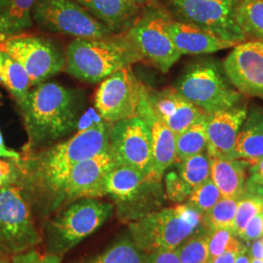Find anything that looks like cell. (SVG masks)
<instances>
[{
  "instance_id": "52a82bcc",
  "label": "cell",
  "mask_w": 263,
  "mask_h": 263,
  "mask_svg": "<svg viewBox=\"0 0 263 263\" xmlns=\"http://www.w3.org/2000/svg\"><path fill=\"white\" fill-rule=\"evenodd\" d=\"M171 18L165 6L154 1L142 7L137 21L126 31L141 60L162 72H168L181 57L167 31Z\"/></svg>"
},
{
  "instance_id": "8992f818",
  "label": "cell",
  "mask_w": 263,
  "mask_h": 263,
  "mask_svg": "<svg viewBox=\"0 0 263 263\" xmlns=\"http://www.w3.org/2000/svg\"><path fill=\"white\" fill-rule=\"evenodd\" d=\"M175 88L207 114L238 106L244 97L231 84L223 66L212 59L191 64L179 77Z\"/></svg>"
},
{
  "instance_id": "7dc6e473",
  "label": "cell",
  "mask_w": 263,
  "mask_h": 263,
  "mask_svg": "<svg viewBox=\"0 0 263 263\" xmlns=\"http://www.w3.org/2000/svg\"><path fill=\"white\" fill-rule=\"evenodd\" d=\"M251 263H263V259H251Z\"/></svg>"
},
{
  "instance_id": "ffe728a7",
  "label": "cell",
  "mask_w": 263,
  "mask_h": 263,
  "mask_svg": "<svg viewBox=\"0 0 263 263\" xmlns=\"http://www.w3.org/2000/svg\"><path fill=\"white\" fill-rule=\"evenodd\" d=\"M167 31L181 55L213 54L237 45V43L222 40L203 29L173 18L168 22Z\"/></svg>"
},
{
  "instance_id": "60d3db41",
  "label": "cell",
  "mask_w": 263,
  "mask_h": 263,
  "mask_svg": "<svg viewBox=\"0 0 263 263\" xmlns=\"http://www.w3.org/2000/svg\"><path fill=\"white\" fill-rule=\"evenodd\" d=\"M249 179L263 186V158L250 166Z\"/></svg>"
},
{
  "instance_id": "7a4b0ae2",
  "label": "cell",
  "mask_w": 263,
  "mask_h": 263,
  "mask_svg": "<svg viewBox=\"0 0 263 263\" xmlns=\"http://www.w3.org/2000/svg\"><path fill=\"white\" fill-rule=\"evenodd\" d=\"M20 108L28 134L23 152L51 145L73 131L78 121L76 92L54 82L36 85Z\"/></svg>"
},
{
  "instance_id": "7402d4cb",
  "label": "cell",
  "mask_w": 263,
  "mask_h": 263,
  "mask_svg": "<svg viewBox=\"0 0 263 263\" xmlns=\"http://www.w3.org/2000/svg\"><path fill=\"white\" fill-rule=\"evenodd\" d=\"M211 159V179L221 197L238 199L244 190L250 164L238 158Z\"/></svg>"
},
{
  "instance_id": "e575fe53",
  "label": "cell",
  "mask_w": 263,
  "mask_h": 263,
  "mask_svg": "<svg viewBox=\"0 0 263 263\" xmlns=\"http://www.w3.org/2000/svg\"><path fill=\"white\" fill-rule=\"evenodd\" d=\"M192 188L179 177L176 172H171L166 176V192L167 196L173 202H182L187 199Z\"/></svg>"
},
{
  "instance_id": "3957f363",
  "label": "cell",
  "mask_w": 263,
  "mask_h": 263,
  "mask_svg": "<svg viewBox=\"0 0 263 263\" xmlns=\"http://www.w3.org/2000/svg\"><path fill=\"white\" fill-rule=\"evenodd\" d=\"M68 74L88 83H98L118 69L141 62L126 32L103 37L76 38L66 52Z\"/></svg>"
},
{
  "instance_id": "44dd1931",
  "label": "cell",
  "mask_w": 263,
  "mask_h": 263,
  "mask_svg": "<svg viewBox=\"0 0 263 263\" xmlns=\"http://www.w3.org/2000/svg\"><path fill=\"white\" fill-rule=\"evenodd\" d=\"M93 17L112 33L128 31L141 14L142 7L132 0H77Z\"/></svg>"
},
{
  "instance_id": "f6af8a7d",
  "label": "cell",
  "mask_w": 263,
  "mask_h": 263,
  "mask_svg": "<svg viewBox=\"0 0 263 263\" xmlns=\"http://www.w3.org/2000/svg\"><path fill=\"white\" fill-rule=\"evenodd\" d=\"M132 1H133V2H135L136 4L140 5L141 7H144V6H146V5L151 4L152 2H154L155 0H132Z\"/></svg>"
},
{
  "instance_id": "ac0fdd59",
  "label": "cell",
  "mask_w": 263,
  "mask_h": 263,
  "mask_svg": "<svg viewBox=\"0 0 263 263\" xmlns=\"http://www.w3.org/2000/svg\"><path fill=\"white\" fill-rule=\"evenodd\" d=\"M247 114L245 106L207 114V153L211 158H236V140Z\"/></svg>"
},
{
  "instance_id": "30bf717a",
  "label": "cell",
  "mask_w": 263,
  "mask_h": 263,
  "mask_svg": "<svg viewBox=\"0 0 263 263\" xmlns=\"http://www.w3.org/2000/svg\"><path fill=\"white\" fill-rule=\"evenodd\" d=\"M236 0H165L174 20L194 26L222 40H248L235 20Z\"/></svg>"
},
{
  "instance_id": "83f0119b",
  "label": "cell",
  "mask_w": 263,
  "mask_h": 263,
  "mask_svg": "<svg viewBox=\"0 0 263 263\" xmlns=\"http://www.w3.org/2000/svg\"><path fill=\"white\" fill-rule=\"evenodd\" d=\"M235 20L248 40L263 41V0H236Z\"/></svg>"
},
{
  "instance_id": "c3c4849f",
  "label": "cell",
  "mask_w": 263,
  "mask_h": 263,
  "mask_svg": "<svg viewBox=\"0 0 263 263\" xmlns=\"http://www.w3.org/2000/svg\"><path fill=\"white\" fill-rule=\"evenodd\" d=\"M7 1H8V0H0V7L3 6Z\"/></svg>"
},
{
  "instance_id": "9a60e30c",
  "label": "cell",
  "mask_w": 263,
  "mask_h": 263,
  "mask_svg": "<svg viewBox=\"0 0 263 263\" xmlns=\"http://www.w3.org/2000/svg\"><path fill=\"white\" fill-rule=\"evenodd\" d=\"M116 165L109 149L77 163L61 187L57 209L82 198L104 197V180Z\"/></svg>"
},
{
  "instance_id": "484cf974",
  "label": "cell",
  "mask_w": 263,
  "mask_h": 263,
  "mask_svg": "<svg viewBox=\"0 0 263 263\" xmlns=\"http://www.w3.org/2000/svg\"><path fill=\"white\" fill-rule=\"evenodd\" d=\"M205 151H207V113L176 136L177 162Z\"/></svg>"
},
{
  "instance_id": "d590c367",
  "label": "cell",
  "mask_w": 263,
  "mask_h": 263,
  "mask_svg": "<svg viewBox=\"0 0 263 263\" xmlns=\"http://www.w3.org/2000/svg\"><path fill=\"white\" fill-rule=\"evenodd\" d=\"M62 256L57 254H41L36 250H28L24 253L15 254L11 257V263H61Z\"/></svg>"
},
{
  "instance_id": "2e32d148",
  "label": "cell",
  "mask_w": 263,
  "mask_h": 263,
  "mask_svg": "<svg viewBox=\"0 0 263 263\" xmlns=\"http://www.w3.org/2000/svg\"><path fill=\"white\" fill-rule=\"evenodd\" d=\"M222 66L227 78L241 94L263 100V41L246 40L237 44Z\"/></svg>"
},
{
  "instance_id": "f35d334b",
  "label": "cell",
  "mask_w": 263,
  "mask_h": 263,
  "mask_svg": "<svg viewBox=\"0 0 263 263\" xmlns=\"http://www.w3.org/2000/svg\"><path fill=\"white\" fill-rule=\"evenodd\" d=\"M247 249V247L243 245L242 241L239 240L234 246L228 249L223 254L218 255L212 259L209 263H234L237 255Z\"/></svg>"
},
{
  "instance_id": "f546056e",
  "label": "cell",
  "mask_w": 263,
  "mask_h": 263,
  "mask_svg": "<svg viewBox=\"0 0 263 263\" xmlns=\"http://www.w3.org/2000/svg\"><path fill=\"white\" fill-rule=\"evenodd\" d=\"M238 199L221 197L214 207L203 215L202 226L206 232L218 228H232L235 222Z\"/></svg>"
},
{
  "instance_id": "74e56055",
  "label": "cell",
  "mask_w": 263,
  "mask_h": 263,
  "mask_svg": "<svg viewBox=\"0 0 263 263\" xmlns=\"http://www.w3.org/2000/svg\"><path fill=\"white\" fill-rule=\"evenodd\" d=\"M144 263H181L176 250H157L146 254Z\"/></svg>"
},
{
  "instance_id": "7bdbcfd3",
  "label": "cell",
  "mask_w": 263,
  "mask_h": 263,
  "mask_svg": "<svg viewBox=\"0 0 263 263\" xmlns=\"http://www.w3.org/2000/svg\"><path fill=\"white\" fill-rule=\"evenodd\" d=\"M21 157V153L16 151L8 149L5 146V143L3 141L2 135L0 133V158H7V159H19Z\"/></svg>"
},
{
  "instance_id": "5bb4252c",
  "label": "cell",
  "mask_w": 263,
  "mask_h": 263,
  "mask_svg": "<svg viewBox=\"0 0 263 263\" xmlns=\"http://www.w3.org/2000/svg\"><path fill=\"white\" fill-rule=\"evenodd\" d=\"M141 87L130 66L106 77L95 95V106L101 118L105 122L115 123L137 116Z\"/></svg>"
},
{
  "instance_id": "bcb514c9",
  "label": "cell",
  "mask_w": 263,
  "mask_h": 263,
  "mask_svg": "<svg viewBox=\"0 0 263 263\" xmlns=\"http://www.w3.org/2000/svg\"><path fill=\"white\" fill-rule=\"evenodd\" d=\"M0 263H11V257L0 254Z\"/></svg>"
},
{
  "instance_id": "d6a6232c",
  "label": "cell",
  "mask_w": 263,
  "mask_h": 263,
  "mask_svg": "<svg viewBox=\"0 0 263 263\" xmlns=\"http://www.w3.org/2000/svg\"><path fill=\"white\" fill-rule=\"evenodd\" d=\"M221 198L218 188L212 179L194 188L187 198V205L195 209L202 215H205Z\"/></svg>"
},
{
  "instance_id": "603a6c76",
  "label": "cell",
  "mask_w": 263,
  "mask_h": 263,
  "mask_svg": "<svg viewBox=\"0 0 263 263\" xmlns=\"http://www.w3.org/2000/svg\"><path fill=\"white\" fill-rule=\"evenodd\" d=\"M235 157L251 165L263 158V110L253 108L247 114L235 143Z\"/></svg>"
},
{
  "instance_id": "f1b7e54d",
  "label": "cell",
  "mask_w": 263,
  "mask_h": 263,
  "mask_svg": "<svg viewBox=\"0 0 263 263\" xmlns=\"http://www.w3.org/2000/svg\"><path fill=\"white\" fill-rule=\"evenodd\" d=\"M146 254L130 237L123 236L103 253L80 263H144Z\"/></svg>"
},
{
  "instance_id": "b9f144b4",
  "label": "cell",
  "mask_w": 263,
  "mask_h": 263,
  "mask_svg": "<svg viewBox=\"0 0 263 263\" xmlns=\"http://www.w3.org/2000/svg\"><path fill=\"white\" fill-rule=\"evenodd\" d=\"M251 259H263V243L261 239L255 240L251 243V247L247 249Z\"/></svg>"
},
{
  "instance_id": "ba28073f",
  "label": "cell",
  "mask_w": 263,
  "mask_h": 263,
  "mask_svg": "<svg viewBox=\"0 0 263 263\" xmlns=\"http://www.w3.org/2000/svg\"><path fill=\"white\" fill-rule=\"evenodd\" d=\"M159 183L139 170L117 164L105 178L103 194L114 201L120 219L132 222L151 214L148 210L158 201L152 195L161 191Z\"/></svg>"
},
{
  "instance_id": "7c38bea8",
  "label": "cell",
  "mask_w": 263,
  "mask_h": 263,
  "mask_svg": "<svg viewBox=\"0 0 263 263\" xmlns=\"http://www.w3.org/2000/svg\"><path fill=\"white\" fill-rule=\"evenodd\" d=\"M0 50L24 66L31 87L43 83L66 68V54L49 38L22 32L1 40Z\"/></svg>"
},
{
  "instance_id": "4fadbf2b",
  "label": "cell",
  "mask_w": 263,
  "mask_h": 263,
  "mask_svg": "<svg viewBox=\"0 0 263 263\" xmlns=\"http://www.w3.org/2000/svg\"><path fill=\"white\" fill-rule=\"evenodd\" d=\"M118 165L130 166L151 176L152 142L147 124L140 116L111 123L109 146Z\"/></svg>"
},
{
  "instance_id": "4dcf8cb0",
  "label": "cell",
  "mask_w": 263,
  "mask_h": 263,
  "mask_svg": "<svg viewBox=\"0 0 263 263\" xmlns=\"http://www.w3.org/2000/svg\"><path fill=\"white\" fill-rule=\"evenodd\" d=\"M211 157L207 151L179 162V177L192 190L211 179Z\"/></svg>"
},
{
  "instance_id": "8d00e7d4",
  "label": "cell",
  "mask_w": 263,
  "mask_h": 263,
  "mask_svg": "<svg viewBox=\"0 0 263 263\" xmlns=\"http://www.w3.org/2000/svg\"><path fill=\"white\" fill-rule=\"evenodd\" d=\"M263 236V212L252 217L245 226L239 239L246 243H252Z\"/></svg>"
},
{
  "instance_id": "836d02e7",
  "label": "cell",
  "mask_w": 263,
  "mask_h": 263,
  "mask_svg": "<svg viewBox=\"0 0 263 263\" xmlns=\"http://www.w3.org/2000/svg\"><path fill=\"white\" fill-rule=\"evenodd\" d=\"M240 239L234 235L232 228H218L207 232L208 249L210 261L223 254Z\"/></svg>"
},
{
  "instance_id": "e0dca14e",
  "label": "cell",
  "mask_w": 263,
  "mask_h": 263,
  "mask_svg": "<svg viewBox=\"0 0 263 263\" xmlns=\"http://www.w3.org/2000/svg\"><path fill=\"white\" fill-rule=\"evenodd\" d=\"M137 115L147 124L151 131L152 167L149 178L161 181L166 170L177 162L176 135L162 121L151 106L147 98L146 87L143 84H141L140 104Z\"/></svg>"
},
{
  "instance_id": "cb8c5ba5",
  "label": "cell",
  "mask_w": 263,
  "mask_h": 263,
  "mask_svg": "<svg viewBox=\"0 0 263 263\" xmlns=\"http://www.w3.org/2000/svg\"><path fill=\"white\" fill-rule=\"evenodd\" d=\"M35 0H8L0 7V41L22 33L32 26L31 10Z\"/></svg>"
},
{
  "instance_id": "5b68a950",
  "label": "cell",
  "mask_w": 263,
  "mask_h": 263,
  "mask_svg": "<svg viewBox=\"0 0 263 263\" xmlns=\"http://www.w3.org/2000/svg\"><path fill=\"white\" fill-rule=\"evenodd\" d=\"M113 208L97 198H82L64 206L45 224L47 253L63 256L103 226Z\"/></svg>"
},
{
  "instance_id": "277c9868",
  "label": "cell",
  "mask_w": 263,
  "mask_h": 263,
  "mask_svg": "<svg viewBox=\"0 0 263 263\" xmlns=\"http://www.w3.org/2000/svg\"><path fill=\"white\" fill-rule=\"evenodd\" d=\"M203 215L187 204L152 212L129 223V237L148 254L157 250H176L202 226Z\"/></svg>"
},
{
  "instance_id": "ab89813d",
  "label": "cell",
  "mask_w": 263,
  "mask_h": 263,
  "mask_svg": "<svg viewBox=\"0 0 263 263\" xmlns=\"http://www.w3.org/2000/svg\"><path fill=\"white\" fill-rule=\"evenodd\" d=\"M15 177V164L13 159H0V187L5 183H13Z\"/></svg>"
},
{
  "instance_id": "8fae6325",
  "label": "cell",
  "mask_w": 263,
  "mask_h": 263,
  "mask_svg": "<svg viewBox=\"0 0 263 263\" xmlns=\"http://www.w3.org/2000/svg\"><path fill=\"white\" fill-rule=\"evenodd\" d=\"M31 17L39 28L49 32L76 38L103 37L112 34L77 0H35Z\"/></svg>"
},
{
  "instance_id": "d4e9b609",
  "label": "cell",
  "mask_w": 263,
  "mask_h": 263,
  "mask_svg": "<svg viewBox=\"0 0 263 263\" xmlns=\"http://www.w3.org/2000/svg\"><path fill=\"white\" fill-rule=\"evenodd\" d=\"M0 83L19 106L23 105L31 87L29 76L19 62L2 50H0Z\"/></svg>"
},
{
  "instance_id": "ee69618b",
  "label": "cell",
  "mask_w": 263,
  "mask_h": 263,
  "mask_svg": "<svg viewBox=\"0 0 263 263\" xmlns=\"http://www.w3.org/2000/svg\"><path fill=\"white\" fill-rule=\"evenodd\" d=\"M248 249V248H247ZM247 249L237 255L234 263H251V257L248 254Z\"/></svg>"
},
{
  "instance_id": "9c48e42d",
  "label": "cell",
  "mask_w": 263,
  "mask_h": 263,
  "mask_svg": "<svg viewBox=\"0 0 263 263\" xmlns=\"http://www.w3.org/2000/svg\"><path fill=\"white\" fill-rule=\"evenodd\" d=\"M42 241L28 201L13 183L0 187V254L12 257Z\"/></svg>"
},
{
  "instance_id": "d6986e66",
  "label": "cell",
  "mask_w": 263,
  "mask_h": 263,
  "mask_svg": "<svg viewBox=\"0 0 263 263\" xmlns=\"http://www.w3.org/2000/svg\"><path fill=\"white\" fill-rule=\"evenodd\" d=\"M146 93L155 112L176 136L187 129L205 113L189 102L175 87L160 91L146 88Z\"/></svg>"
},
{
  "instance_id": "681fc988",
  "label": "cell",
  "mask_w": 263,
  "mask_h": 263,
  "mask_svg": "<svg viewBox=\"0 0 263 263\" xmlns=\"http://www.w3.org/2000/svg\"><path fill=\"white\" fill-rule=\"evenodd\" d=\"M260 239H261V241H262V243H263V236H262V237H261V238H260Z\"/></svg>"
},
{
  "instance_id": "1f68e13d",
  "label": "cell",
  "mask_w": 263,
  "mask_h": 263,
  "mask_svg": "<svg viewBox=\"0 0 263 263\" xmlns=\"http://www.w3.org/2000/svg\"><path fill=\"white\" fill-rule=\"evenodd\" d=\"M181 263H209L210 254L208 249L207 232L204 228L176 249Z\"/></svg>"
},
{
  "instance_id": "6da1fadb",
  "label": "cell",
  "mask_w": 263,
  "mask_h": 263,
  "mask_svg": "<svg viewBox=\"0 0 263 263\" xmlns=\"http://www.w3.org/2000/svg\"><path fill=\"white\" fill-rule=\"evenodd\" d=\"M110 126L104 120L93 123L67 141L23 152L19 159H13V184L21 190L32 213L47 216L56 211L59 192L70 170L108 149Z\"/></svg>"
},
{
  "instance_id": "4316f807",
  "label": "cell",
  "mask_w": 263,
  "mask_h": 263,
  "mask_svg": "<svg viewBox=\"0 0 263 263\" xmlns=\"http://www.w3.org/2000/svg\"><path fill=\"white\" fill-rule=\"evenodd\" d=\"M261 212H263V186L248 179L242 194L238 198L233 227L234 235L239 238L249 220Z\"/></svg>"
}]
</instances>
